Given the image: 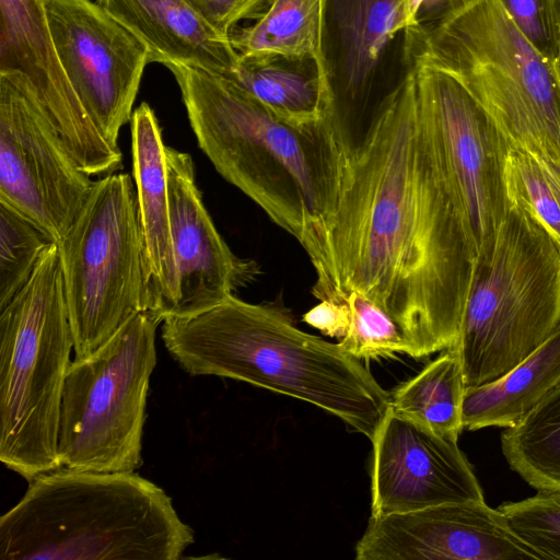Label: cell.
Segmentation results:
<instances>
[{
	"mask_svg": "<svg viewBox=\"0 0 560 560\" xmlns=\"http://www.w3.org/2000/svg\"><path fill=\"white\" fill-rule=\"evenodd\" d=\"M498 509L515 535L541 560H560V489L537 490L533 497L504 502Z\"/></svg>",
	"mask_w": 560,
	"mask_h": 560,
	"instance_id": "28",
	"label": "cell"
},
{
	"mask_svg": "<svg viewBox=\"0 0 560 560\" xmlns=\"http://www.w3.org/2000/svg\"><path fill=\"white\" fill-rule=\"evenodd\" d=\"M474 0H418L416 24L438 22L460 10Z\"/></svg>",
	"mask_w": 560,
	"mask_h": 560,
	"instance_id": "32",
	"label": "cell"
},
{
	"mask_svg": "<svg viewBox=\"0 0 560 560\" xmlns=\"http://www.w3.org/2000/svg\"><path fill=\"white\" fill-rule=\"evenodd\" d=\"M59 249L75 360L148 308L136 186L129 174L94 182Z\"/></svg>",
	"mask_w": 560,
	"mask_h": 560,
	"instance_id": "8",
	"label": "cell"
},
{
	"mask_svg": "<svg viewBox=\"0 0 560 560\" xmlns=\"http://www.w3.org/2000/svg\"><path fill=\"white\" fill-rule=\"evenodd\" d=\"M194 541L171 497L135 471L57 468L0 517L1 560H178Z\"/></svg>",
	"mask_w": 560,
	"mask_h": 560,
	"instance_id": "4",
	"label": "cell"
},
{
	"mask_svg": "<svg viewBox=\"0 0 560 560\" xmlns=\"http://www.w3.org/2000/svg\"><path fill=\"white\" fill-rule=\"evenodd\" d=\"M558 5H559V10H560V0H558Z\"/></svg>",
	"mask_w": 560,
	"mask_h": 560,
	"instance_id": "34",
	"label": "cell"
},
{
	"mask_svg": "<svg viewBox=\"0 0 560 560\" xmlns=\"http://www.w3.org/2000/svg\"><path fill=\"white\" fill-rule=\"evenodd\" d=\"M472 280L453 348L466 387L504 375L560 326V243L515 197Z\"/></svg>",
	"mask_w": 560,
	"mask_h": 560,
	"instance_id": "7",
	"label": "cell"
},
{
	"mask_svg": "<svg viewBox=\"0 0 560 560\" xmlns=\"http://www.w3.org/2000/svg\"><path fill=\"white\" fill-rule=\"evenodd\" d=\"M159 324L142 311L92 355L71 361L60 406L59 468L129 472L141 467Z\"/></svg>",
	"mask_w": 560,
	"mask_h": 560,
	"instance_id": "9",
	"label": "cell"
},
{
	"mask_svg": "<svg viewBox=\"0 0 560 560\" xmlns=\"http://www.w3.org/2000/svg\"><path fill=\"white\" fill-rule=\"evenodd\" d=\"M404 61L413 69L419 105L435 132L469 229L475 278L488 268L511 207L505 175L510 142L454 75L422 61Z\"/></svg>",
	"mask_w": 560,
	"mask_h": 560,
	"instance_id": "10",
	"label": "cell"
},
{
	"mask_svg": "<svg viewBox=\"0 0 560 560\" xmlns=\"http://www.w3.org/2000/svg\"><path fill=\"white\" fill-rule=\"evenodd\" d=\"M371 442V516L485 500L474 469L457 442L390 406Z\"/></svg>",
	"mask_w": 560,
	"mask_h": 560,
	"instance_id": "15",
	"label": "cell"
},
{
	"mask_svg": "<svg viewBox=\"0 0 560 560\" xmlns=\"http://www.w3.org/2000/svg\"><path fill=\"white\" fill-rule=\"evenodd\" d=\"M303 322L324 335L342 339L350 324L346 298L341 302L322 300L303 315Z\"/></svg>",
	"mask_w": 560,
	"mask_h": 560,
	"instance_id": "31",
	"label": "cell"
},
{
	"mask_svg": "<svg viewBox=\"0 0 560 560\" xmlns=\"http://www.w3.org/2000/svg\"><path fill=\"white\" fill-rule=\"evenodd\" d=\"M501 448L510 468L530 487L560 489V384L502 431Z\"/></svg>",
	"mask_w": 560,
	"mask_h": 560,
	"instance_id": "24",
	"label": "cell"
},
{
	"mask_svg": "<svg viewBox=\"0 0 560 560\" xmlns=\"http://www.w3.org/2000/svg\"><path fill=\"white\" fill-rule=\"evenodd\" d=\"M93 184L31 97L0 74V202L58 244Z\"/></svg>",
	"mask_w": 560,
	"mask_h": 560,
	"instance_id": "11",
	"label": "cell"
},
{
	"mask_svg": "<svg viewBox=\"0 0 560 560\" xmlns=\"http://www.w3.org/2000/svg\"><path fill=\"white\" fill-rule=\"evenodd\" d=\"M161 338L177 364L194 376L247 382L298 398L373 438L390 395L361 360L296 328L271 304L234 294L187 317L163 322Z\"/></svg>",
	"mask_w": 560,
	"mask_h": 560,
	"instance_id": "3",
	"label": "cell"
},
{
	"mask_svg": "<svg viewBox=\"0 0 560 560\" xmlns=\"http://www.w3.org/2000/svg\"><path fill=\"white\" fill-rule=\"evenodd\" d=\"M270 0H190L208 23L221 35L230 37L237 24L256 19Z\"/></svg>",
	"mask_w": 560,
	"mask_h": 560,
	"instance_id": "30",
	"label": "cell"
},
{
	"mask_svg": "<svg viewBox=\"0 0 560 560\" xmlns=\"http://www.w3.org/2000/svg\"><path fill=\"white\" fill-rule=\"evenodd\" d=\"M229 78L288 121L307 124L327 117L329 93L320 59L238 54Z\"/></svg>",
	"mask_w": 560,
	"mask_h": 560,
	"instance_id": "21",
	"label": "cell"
},
{
	"mask_svg": "<svg viewBox=\"0 0 560 560\" xmlns=\"http://www.w3.org/2000/svg\"><path fill=\"white\" fill-rule=\"evenodd\" d=\"M132 173L143 244L148 308L160 323L172 317L178 296L165 147L159 120L147 103L131 117Z\"/></svg>",
	"mask_w": 560,
	"mask_h": 560,
	"instance_id": "18",
	"label": "cell"
},
{
	"mask_svg": "<svg viewBox=\"0 0 560 560\" xmlns=\"http://www.w3.org/2000/svg\"><path fill=\"white\" fill-rule=\"evenodd\" d=\"M167 68L198 145L219 174L302 245L317 275L312 293L336 291L328 233L346 156L328 121L291 122L226 75Z\"/></svg>",
	"mask_w": 560,
	"mask_h": 560,
	"instance_id": "2",
	"label": "cell"
},
{
	"mask_svg": "<svg viewBox=\"0 0 560 560\" xmlns=\"http://www.w3.org/2000/svg\"><path fill=\"white\" fill-rule=\"evenodd\" d=\"M406 67L346 159L328 248L339 293L378 304L419 359L455 342L477 256Z\"/></svg>",
	"mask_w": 560,
	"mask_h": 560,
	"instance_id": "1",
	"label": "cell"
},
{
	"mask_svg": "<svg viewBox=\"0 0 560 560\" xmlns=\"http://www.w3.org/2000/svg\"><path fill=\"white\" fill-rule=\"evenodd\" d=\"M114 19L141 39L152 62L185 65L229 77L238 52L190 0H97Z\"/></svg>",
	"mask_w": 560,
	"mask_h": 560,
	"instance_id": "19",
	"label": "cell"
},
{
	"mask_svg": "<svg viewBox=\"0 0 560 560\" xmlns=\"http://www.w3.org/2000/svg\"><path fill=\"white\" fill-rule=\"evenodd\" d=\"M165 159L178 273L172 317H187L220 304L253 282L259 267L253 259L236 256L215 229L196 185L190 155L166 145Z\"/></svg>",
	"mask_w": 560,
	"mask_h": 560,
	"instance_id": "17",
	"label": "cell"
},
{
	"mask_svg": "<svg viewBox=\"0 0 560 560\" xmlns=\"http://www.w3.org/2000/svg\"><path fill=\"white\" fill-rule=\"evenodd\" d=\"M322 0H270L256 21L230 34L240 55L279 54L320 59Z\"/></svg>",
	"mask_w": 560,
	"mask_h": 560,
	"instance_id": "23",
	"label": "cell"
},
{
	"mask_svg": "<svg viewBox=\"0 0 560 560\" xmlns=\"http://www.w3.org/2000/svg\"><path fill=\"white\" fill-rule=\"evenodd\" d=\"M357 560H541L482 501L445 503L370 517Z\"/></svg>",
	"mask_w": 560,
	"mask_h": 560,
	"instance_id": "16",
	"label": "cell"
},
{
	"mask_svg": "<svg viewBox=\"0 0 560 560\" xmlns=\"http://www.w3.org/2000/svg\"><path fill=\"white\" fill-rule=\"evenodd\" d=\"M512 22L551 67L560 56L558 0H499Z\"/></svg>",
	"mask_w": 560,
	"mask_h": 560,
	"instance_id": "29",
	"label": "cell"
},
{
	"mask_svg": "<svg viewBox=\"0 0 560 560\" xmlns=\"http://www.w3.org/2000/svg\"><path fill=\"white\" fill-rule=\"evenodd\" d=\"M63 69L88 115L116 149L151 52L120 22L91 0H43Z\"/></svg>",
	"mask_w": 560,
	"mask_h": 560,
	"instance_id": "13",
	"label": "cell"
},
{
	"mask_svg": "<svg viewBox=\"0 0 560 560\" xmlns=\"http://www.w3.org/2000/svg\"><path fill=\"white\" fill-rule=\"evenodd\" d=\"M51 243L28 219L0 202V311L27 283Z\"/></svg>",
	"mask_w": 560,
	"mask_h": 560,
	"instance_id": "25",
	"label": "cell"
},
{
	"mask_svg": "<svg viewBox=\"0 0 560 560\" xmlns=\"http://www.w3.org/2000/svg\"><path fill=\"white\" fill-rule=\"evenodd\" d=\"M350 324L340 345L362 360L386 358L397 353L415 358V348L394 318L363 293L345 295Z\"/></svg>",
	"mask_w": 560,
	"mask_h": 560,
	"instance_id": "26",
	"label": "cell"
},
{
	"mask_svg": "<svg viewBox=\"0 0 560 560\" xmlns=\"http://www.w3.org/2000/svg\"><path fill=\"white\" fill-rule=\"evenodd\" d=\"M465 388L459 357L453 348H447L416 376L389 393V406L442 436L457 442L464 430L462 405Z\"/></svg>",
	"mask_w": 560,
	"mask_h": 560,
	"instance_id": "22",
	"label": "cell"
},
{
	"mask_svg": "<svg viewBox=\"0 0 560 560\" xmlns=\"http://www.w3.org/2000/svg\"><path fill=\"white\" fill-rule=\"evenodd\" d=\"M404 59L454 75L511 145L560 175V89L551 67L499 0H474L431 24L404 32Z\"/></svg>",
	"mask_w": 560,
	"mask_h": 560,
	"instance_id": "5",
	"label": "cell"
},
{
	"mask_svg": "<svg viewBox=\"0 0 560 560\" xmlns=\"http://www.w3.org/2000/svg\"><path fill=\"white\" fill-rule=\"evenodd\" d=\"M73 338L58 245L0 311V460L26 481L59 468L62 390Z\"/></svg>",
	"mask_w": 560,
	"mask_h": 560,
	"instance_id": "6",
	"label": "cell"
},
{
	"mask_svg": "<svg viewBox=\"0 0 560 560\" xmlns=\"http://www.w3.org/2000/svg\"><path fill=\"white\" fill-rule=\"evenodd\" d=\"M560 384V326L533 353L504 375L465 388L463 428H511Z\"/></svg>",
	"mask_w": 560,
	"mask_h": 560,
	"instance_id": "20",
	"label": "cell"
},
{
	"mask_svg": "<svg viewBox=\"0 0 560 560\" xmlns=\"http://www.w3.org/2000/svg\"><path fill=\"white\" fill-rule=\"evenodd\" d=\"M551 70L557 78L559 89H560V56L557 59V61L551 66Z\"/></svg>",
	"mask_w": 560,
	"mask_h": 560,
	"instance_id": "33",
	"label": "cell"
},
{
	"mask_svg": "<svg viewBox=\"0 0 560 560\" xmlns=\"http://www.w3.org/2000/svg\"><path fill=\"white\" fill-rule=\"evenodd\" d=\"M505 175L509 196L521 200L560 243V175L540 159L511 144Z\"/></svg>",
	"mask_w": 560,
	"mask_h": 560,
	"instance_id": "27",
	"label": "cell"
},
{
	"mask_svg": "<svg viewBox=\"0 0 560 560\" xmlns=\"http://www.w3.org/2000/svg\"><path fill=\"white\" fill-rule=\"evenodd\" d=\"M322 5L326 120L348 158L382 103L377 84L394 42L416 24L417 0H322Z\"/></svg>",
	"mask_w": 560,
	"mask_h": 560,
	"instance_id": "12",
	"label": "cell"
},
{
	"mask_svg": "<svg viewBox=\"0 0 560 560\" xmlns=\"http://www.w3.org/2000/svg\"><path fill=\"white\" fill-rule=\"evenodd\" d=\"M0 74L31 97L84 173L122 167L121 151L101 135L63 69L43 0H0Z\"/></svg>",
	"mask_w": 560,
	"mask_h": 560,
	"instance_id": "14",
	"label": "cell"
}]
</instances>
